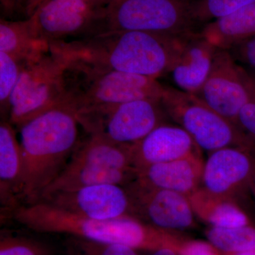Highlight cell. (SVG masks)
<instances>
[{
    "mask_svg": "<svg viewBox=\"0 0 255 255\" xmlns=\"http://www.w3.org/2000/svg\"><path fill=\"white\" fill-rule=\"evenodd\" d=\"M195 34L105 32L53 45L73 58L124 73L157 79L169 73L186 43Z\"/></svg>",
    "mask_w": 255,
    "mask_h": 255,
    "instance_id": "obj_1",
    "label": "cell"
},
{
    "mask_svg": "<svg viewBox=\"0 0 255 255\" xmlns=\"http://www.w3.org/2000/svg\"><path fill=\"white\" fill-rule=\"evenodd\" d=\"M80 126L75 111L58 106L23 124L21 205L38 202L47 187L68 165L78 145Z\"/></svg>",
    "mask_w": 255,
    "mask_h": 255,
    "instance_id": "obj_2",
    "label": "cell"
},
{
    "mask_svg": "<svg viewBox=\"0 0 255 255\" xmlns=\"http://www.w3.org/2000/svg\"><path fill=\"white\" fill-rule=\"evenodd\" d=\"M11 216L16 222L36 232L118 243L137 251L151 252L164 247L177 248L179 243L168 231L153 227L135 218L90 219L57 209L43 201L19 206Z\"/></svg>",
    "mask_w": 255,
    "mask_h": 255,
    "instance_id": "obj_3",
    "label": "cell"
},
{
    "mask_svg": "<svg viewBox=\"0 0 255 255\" xmlns=\"http://www.w3.org/2000/svg\"><path fill=\"white\" fill-rule=\"evenodd\" d=\"M64 53L68 58L65 72L67 104L75 112L130 101L162 99L164 86L157 79L118 71Z\"/></svg>",
    "mask_w": 255,
    "mask_h": 255,
    "instance_id": "obj_4",
    "label": "cell"
},
{
    "mask_svg": "<svg viewBox=\"0 0 255 255\" xmlns=\"http://www.w3.org/2000/svg\"><path fill=\"white\" fill-rule=\"evenodd\" d=\"M199 0H119L101 9L94 35L137 31L190 36L199 33ZM93 36V35H92Z\"/></svg>",
    "mask_w": 255,
    "mask_h": 255,
    "instance_id": "obj_5",
    "label": "cell"
},
{
    "mask_svg": "<svg viewBox=\"0 0 255 255\" xmlns=\"http://www.w3.org/2000/svg\"><path fill=\"white\" fill-rule=\"evenodd\" d=\"M68 58L50 46L39 60L26 64L10 100L7 122L18 129L47 111L67 104L65 72Z\"/></svg>",
    "mask_w": 255,
    "mask_h": 255,
    "instance_id": "obj_6",
    "label": "cell"
},
{
    "mask_svg": "<svg viewBox=\"0 0 255 255\" xmlns=\"http://www.w3.org/2000/svg\"><path fill=\"white\" fill-rule=\"evenodd\" d=\"M161 102L169 119L185 130L201 150L211 153L227 147L255 150L254 142L246 132L195 95L164 87Z\"/></svg>",
    "mask_w": 255,
    "mask_h": 255,
    "instance_id": "obj_7",
    "label": "cell"
},
{
    "mask_svg": "<svg viewBox=\"0 0 255 255\" xmlns=\"http://www.w3.org/2000/svg\"><path fill=\"white\" fill-rule=\"evenodd\" d=\"M89 135L132 145L169 119L159 100L144 99L75 112Z\"/></svg>",
    "mask_w": 255,
    "mask_h": 255,
    "instance_id": "obj_8",
    "label": "cell"
},
{
    "mask_svg": "<svg viewBox=\"0 0 255 255\" xmlns=\"http://www.w3.org/2000/svg\"><path fill=\"white\" fill-rule=\"evenodd\" d=\"M100 11L87 0H48L27 18L35 34L50 45L92 36Z\"/></svg>",
    "mask_w": 255,
    "mask_h": 255,
    "instance_id": "obj_9",
    "label": "cell"
},
{
    "mask_svg": "<svg viewBox=\"0 0 255 255\" xmlns=\"http://www.w3.org/2000/svg\"><path fill=\"white\" fill-rule=\"evenodd\" d=\"M125 188L132 217L168 232L194 226L196 215L187 196L150 187L137 179Z\"/></svg>",
    "mask_w": 255,
    "mask_h": 255,
    "instance_id": "obj_10",
    "label": "cell"
},
{
    "mask_svg": "<svg viewBox=\"0 0 255 255\" xmlns=\"http://www.w3.org/2000/svg\"><path fill=\"white\" fill-rule=\"evenodd\" d=\"M195 95L238 126V116L249 97L243 80V68L238 65L229 50H217L209 76Z\"/></svg>",
    "mask_w": 255,
    "mask_h": 255,
    "instance_id": "obj_11",
    "label": "cell"
},
{
    "mask_svg": "<svg viewBox=\"0 0 255 255\" xmlns=\"http://www.w3.org/2000/svg\"><path fill=\"white\" fill-rule=\"evenodd\" d=\"M39 201L48 203L70 214L90 219L132 217L131 204L127 189L116 184H100L77 190L61 191L44 196Z\"/></svg>",
    "mask_w": 255,
    "mask_h": 255,
    "instance_id": "obj_12",
    "label": "cell"
},
{
    "mask_svg": "<svg viewBox=\"0 0 255 255\" xmlns=\"http://www.w3.org/2000/svg\"><path fill=\"white\" fill-rule=\"evenodd\" d=\"M255 173V150L227 147L209 154L204 162L201 188L216 195L235 199L250 190Z\"/></svg>",
    "mask_w": 255,
    "mask_h": 255,
    "instance_id": "obj_13",
    "label": "cell"
},
{
    "mask_svg": "<svg viewBox=\"0 0 255 255\" xmlns=\"http://www.w3.org/2000/svg\"><path fill=\"white\" fill-rule=\"evenodd\" d=\"M201 152V149L179 126L161 124L132 145L133 167L137 172L153 164L164 163Z\"/></svg>",
    "mask_w": 255,
    "mask_h": 255,
    "instance_id": "obj_14",
    "label": "cell"
},
{
    "mask_svg": "<svg viewBox=\"0 0 255 255\" xmlns=\"http://www.w3.org/2000/svg\"><path fill=\"white\" fill-rule=\"evenodd\" d=\"M204 162L201 152L153 164L137 172V179L157 189L180 193L189 197L200 188Z\"/></svg>",
    "mask_w": 255,
    "mask_h": 255,
    "instance_id": "obj_15",
    "label": "cell"
},
{
    "mask_svg": "<svg viewBox=\"0 0 255 255\" xmlns=\"http://www.w3.org/2000/svg\"><path fill=\"white\" fill-rule=\"evenodd\" d=\"M218 49L200 32L189 38L169 73L179 90L198 93L209 76Z\"/></svg>",
    "mask_w": 255,
    "mask_h": 255,
    "instance_id": "obj_16",
    "label": "cell"
},
{
    "mask_svg": "<svg viewBox=\"0 0 255 255\" xmlns=\"http://www.w3.org/2000/svg\"><path fill=\"white\" fill-rule=\"evenodd\" d=\"M23 169L22 152L14 127L3 120L0 124V198L10 215L21 205Z\"/></svg>",
    "mask_w": 255,
    "mask_h": 255,
    "instance_id": "obj_17",
    "label": "cell"
},
{
    "mask_svg": "<svg viewBox=\"0 0 255 255\" xmlns=\"http://www.w3.org/2000/svg\"><path fill=\"white\" fill-rule=\"evenodd\" d=\"M137 177V172L134 168H107L68 162L63 172L43 191L40 200L44 196L55 193L77 190L100 184H116L126 187Z\"/></svg>",
    "mask_w": 255,
    "mask_h": 255,
    "instance_id": "obj_18",
    "label": "cell"
},
{
    "mask_svg": "<svg viewBox=\"0 0 255 255\" xmlns=\"http://www.w3.org/2000/svg\"><path fill=\"white\" fill-rule=\"evenodd\" d=\"M200 33L216 48L227 50L255 38V4L214 19Z\"/></svg>",
    "mask_w": 255,
    "mask_h": 255,
    "instance_id": "obj_19",
    "label": "cell"
},
{
    "mask_svg": "<svg viewBox=\"0 0 255 255\" xmlns=\"http://www.w3.org/2000/svg\"><path fill=\"white\" fill-rule=\"evenodd\" d=\"M50 50V45L35 34L29 19L0 20V51L26 65L39 60Z\"/></svg>",
    "mask_w": 255,
    "mask_h": 255,
    "instance_id": "obj_20",
    "label": "cell"
},
{
    "mask_svg": "<svg viewBox=\"0 0 255 255\" xmlns=\"http://www.w3.org/2000/svg\"><path fill=\"white\" fill-rule=\"evenodd\" d=\"M189 199L196 216L211 225V227L251 225L248 215L233 198L211 194L200 187Z\"/></svg>",
    "mask_w": 255,
    "mask_h": 255,
    "instance_id": "obj_21",
    "label": "cell"
},
{
    "mask_svg": "<svg viewBox=\"0 0 255 255\" xmlns=\"http://www.w3.org/2000/svg\"><path fill=\"white\" fill-rule=\"evenodd\" d=\"M69 162L107 168H134L132 145H121L103 137L89 135L83 141H79Z\"/></svg>",
    "mask_w": 255,
    "mask_h": 255,
    "instance_id": "obj_22",
    "label": "cell"
},
{
    "mask_svg": "<svg viewBox=\"0 0 255 255\" xmlns=\"http://www.w3.org/2000/svg\"><path fill=\"white\" fill-rule=\"evenodd\" d=\"M206 236L213 246L226 255L255 249V228L251 225L233 228L211 227Z\"/></svg>",
    "mask_w": 255,
    "mask_h": 255,
    "instance_id": "obj_23",
    "label": "cell"
},
{
    "mask_svg": "<svg viewBox=\"0 0 255 255\" xmlns=\"http://www.w3.org/2000/svg\"><path fill=\"white\" fill-rule=\"evenodd\" d=\"M63 248L66 255H139L137 250L125 245L70 236L64 241Z\"/></svg>",
    "mask_w": 255,
    "mask_h": 255,
    "instance_id": "obj_24",
    "label": "cell"
},
{
    "mask_svg": "<svg viewBox=\"0 0 255 255\" xmlns=\"http://www.w3.org/2000/svg\"><path fill=\"white\" fill-rule=\"evenodd\" d=\"M24 65L11 55L0 51V107L5 121H7L10 100Z\"/></svg>",
    "mask_w": 255,
    "mask_h": 255,
    "instance_id": "obj_25",
    "label": "cell"
},
{
    "mask_svg": "<svg viewBox=\"0 0 255 255\" xmlns=\"http://www.w3.org/2000/svg\"><path fill=\"white\" fill-rule=\"evenodd\" d=\"M54 248L34 238L1 233L0 255H55Z\"/></svg>",
    "mask_w": 255,
    "mask_h": 255,
    "instance_id": "obj_26",
    "label": "cell"
},
{
    "mask_svg": "<svg viewBox=\"0 0 255 255\" xmlns=\"http://www.w3.org/2000/svg\"><path fill=\"white\" fill-rule=\"evenodd\" d=\"M255 4V0H199L196 18L199 23H204Z\"/></svg>",
    "mask_w": 255,
    "mask_h": 255,
    "instance_id": "obj_27",
    "label": "cell"
},
{
    "mask_svg": "<svg viewBox=\"0 0 255 255\" xmlns=\"http://www.w3.org/2000/svg\"><path fill=\"white\" fill-rule=\"evenodd\" d=\"M243 75L249 97L238 116V126L255 144V78L243 68Z\"/></svg>",
    "mask_w": 255,
    "mask_h": 255,
    "instance_id": "obj_28",
    "label": "cell"
},
{
    "mask_svg": "<svg viewBox=\"0 0 255 255\" xmlns=\"http://www.w3.org/2000/svg\"><path fill=\"white\" fill-rule=\"evenodd\" d=\"M233 58L255 70V38L239 43L229 50Z\"/></svg>",
    "mask_w": 255,
    "mask_h": 255,
    "instance_id": "obj_29",
    "label": "cell"
},
{
    "mask_svg": "<svg viewBox=\"0 0 255 255\" xmlns=\"http://www.w3.org/2000/svg\"><path fill=\"white\" fill-rule=\"evenodd\" d=\"M178 253L179 255H220L219 251L209 242L199 241L181 243Z\"/></svg>",
    "mask_w": 255,
    "mask_h": 255,
    "instance_id": "obj_30",
    "label": "cell"
},
{
    "mask_svg": "<svg viewBox=\"0 0 255 255\" xmlns=\"http://www.w3.org/2000/svg\"><path fill=\"white\" fill-rule=\"evenodd\" d=\"M1 9L5 16H11L19 11V0H0Z\"/></svg>",
    "mask_w": 255,
    "mask_h": 255,
    "instance_id": "obj_31",
    "label": "cell"
},
{
    "mask_svg": "<svg viewBox=\"0 0 255 255\" xmlns=\"http://www.w3.org/2000/svg\"><path fill=\"white\" fill-rule=\"evenodd\" d=\"M46 1L48 0H27L26 4L25 5L24 9H23V13L26 14V18L29 17L36 11L38 6H41Z\"/></svg>",
    "mask_w": 255,
    "mask_h": 255,
    "instance_id": "obj_32",
    "label": "cell"
},
{
    "mask_svg": "<svg viewBox=\"0 0 255 255\" xmlns=\"http://www.w3.org/2000/svg\"><path fill=\"white\" fill-rule=\"evenodd\" d=\"M147 255H179L177 248L173 247H164L155 251H151Z\"/></svg>",
    "mask_w": 255,
    "mask_h": 255,
    "instance_id": "obj_33",
    "label": "cell"
},
{
    "mask_svg": "<svg viewBox=\"0 0 255 255\" xmlns=\"http://www.w3.org/2000/svg\"><path fill=\"white\" fill-rule=\"evenodd\" d=\"M96 9L101 10L110 5L112 0H87Z\"/></svg>",
    "mask_w": 255,
    "mask_h": 255,
    "instance_id": "obj_34",
    "label": "cell"
},
{
    "mask_svg": "<svg viewBox=\"0 0 255 255\" xmlns=\"http://www.w3.org/2000/svg\"><path fill=\"white\" fill-rule=\"evenodd\" d=\"M250 190L253 193L255 200V173L254 176H253V179H252L251 184H250Z\"/></svg>",
    "mask_w": 255,
    "mask_h": 255,
    "instance_id": "obj_35",
    "label": "cell"
},
{
    "mask_svg": "<svg viewBox=\"0 0 255 255\" xmlns=\"http://www.w3.org/2000/svg\"><path fill=\"white\" fill-rule=\"evenodd\" d=\"M226 255H255V249L251 250V251L243 252V253H236V254H230Z\"/></svg>",
    "mask_w": 255,
    "mask_h": 255,
    "instance_id": "obj_36",
    "label": "cell"
},
{
    "mask_svg": "<svg viewBox=\"0 0 255 255\" xmlns=\"http://www.w3.org/2000/svg\"><path fill=\"white\" fill-rule=\"evenodd\" d=\"M26 1H27V0H19V10L23 11Z\"/></svg>",
    "mask_w": 255,
    "mask_h": 255,
    "instance_id": "obj_37",
    "label": "cell"
},
{
    "mask_svg": "<svg viewBox=\"0 0 255 255\" xmlns=\"http://www.w3.org/2000/svg\"><path fill=\"white\" fill-rule=\"evenodd\" d=\"M250 73H251L255 78V70H253V69H252V71L250 72Z\"/></svg>",
    "mask_w": 255,
    "mask_h": 255,
    "instance_id": "obj_38",
    "label": "cell"
},
{
    "mask_svg": "<svg viewBox=\"0 0 255 255\" xmlns=\"http://www.w3.org/2000/svg\"><path fill=\"white\" fill-rule=\"evenodd\" d=\"M119 1V0H112V1H111L110 5L111 4H112V3L116 2V1Z\"/></svg>",
    "mask_w": 255,
    "mask_h": 255,
    "instance_id": "obj_39",
    "label": "cell"
}]
</instances>
